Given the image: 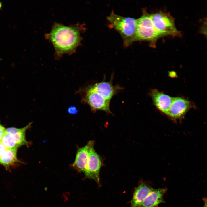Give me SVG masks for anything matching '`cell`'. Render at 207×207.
<instances>
[{"instance_id":"cell-1","label":"cell","mask_w":207,"mask_h":207,"mask_svg":"<svg viewBox=\"0 0 207 207\" xmlns=\"http://www.w3.org/2000/svg\"><path fill=\"white\" fill-rule=\"evenodd\" d=\"M45 37L54 46L55 60L60 59L64 54L73 53L82 39L79 25L66 26L57 22L54 23L50 32Z\"/></svg>"},{"instance_id":"cell-2","label":"cell","mask_w":207,"mask_h":207,"mask_svg":"<svg viewBox=\"0 0 207 207\" xmlns=\"http://www.w3.org/2000/svg\"><path fill=\"white\" fill-rule=\"evenodd\" d=\"M107 19L122 36L125 46H129L136 41L137 19L123 17L113 12Z\"/></svg>"},{"instance_id":"cell-3","label":"cell","mask_w":207,"mask_h":207,"mask_svg":"<svg viewBox=\"0 0 207 207\" xmlns=\"http://www.w3.org/2000/svg\"><path fill=\"white\" fill-rule=\"evenodd\" d=\"M161 36L156 30L150 14L143 9L142 16L137 19L136 41H145L155 47L157 40Z\"/></svg>"},{"instance_id":"cell-4","label":"cell","mask_w":207,"mask_h":207,"mask_svg":"<svg viewBox=\"0 0 207 207\" xmlns=\"http://www.w3.org/2000/svg\"><path fill=\"white\" fill-rule=\"evenodd\" d=\"M76 93L80 95L81 102L88 105L92 111L102 110L112 114L109 107L110 101L94 90L90 85L80 88Z\"/></svg>"},{"instance_id":"cell-5","label":"cell","mask_w":207,"mask_h":207,"mask_svg":"<svg viewBox=\"0 0 207 207\" xmlns=\"http://www.w3.org/2000/svg\"><path fill=\"white\" fill-rule=\"evenodd\" d=\"M150 16L155 28L161 37L181 36L175 26L174 18L168 12L160 11Z\"/></svg>"},{"instance_id":"cell-6","label":"cell","mask_w":207,"mask_h":207,"mask_svg":"<svg viewBox=\"0 0 207 207\" xmlns=\"http://www.w3.org/2000/svg\"><path fill=\"white\" fill-rule=\"evenodd\" d=\"M94 143L90 148L88 163L84 172L85 177L99 184V171L101 166V158L95 150Z\"/></svg>"},{"instance_id":"cell-7","label":"cell","mask_w":207,"mask_h":207,"mask_svg":"<svg viewBox=\"0 0 207 207\" xmlns=\"http://www.w3.org/2000/svg\"><path fill=\"white\" fill-rule=\"evenodd\" d=\"M113 76V74H112L110 80L109 81L103 80L101 82L90 85L94 90L110 101L114 96L117 94L123 89L118 85L115 86L113 85L112 81Z\"/></svg>"},{"instance_id":"cell-8","label":"cell","mask_w":207,"mask_h":207,"mask_svg":"<svg viewBox=\"0 0 207 207\" xmlns=\"http://www.w3.org/2000/svg\"><path fill=\"white\" fill-rule=\"evenodd\" d=\"M190 102L183 98L177 97L173 99L166 115L174 119L183 117L190 108Z\"/></svg>"},{"instance_id":"cell-9","label":"cell","mask_w":207,"mask_h":207,"mask_svg":"<svg viewBox=\"0 0 207 207\" xmlns=\"http://www.w3.org/2000/svg\"><path fill=\"white\" fill-rule=\"evenodd\" d=\"M150 95L154 105L161 112L166 115L172 103L173 97L159 91L152 89Z\"/></svg>"},{"instance_id":"cell-10","label":"cell","mask_w":207,"mask_h":207,"mask_svg":"<svg viewBox=\"0 0 207 207\" xmlns=\"http://www.w3.org/2000/svg\"><path fill=\"white\" fill-rule=\"evenodd\" d=\"M94 143L93 141H89L85 146L78 149L75 160L72 165L78 171L84 172L89 160L90 148Z\"/></svg>"},{"instance_id":"cell-11","label":"cell","mask_w":207,"mask_h":207,"mask_svg":"<svg viewBox=\"0 0 207 207\" xmlns=\"http://www.w3.org/2000/svg\"><path fill=\"white\" fill-rule=\"evenodd\" d=\"M152 188L147 183L140 181L134 191L130 207H141L142 203Z\"/></svg>"},{"instance_id":"cell-12","label":"cell","mask_w":207,"mask_h":207,"mask_svg":"<svg viewBox=\"0 0 207 207\" xmlns=\"http://www.w3.org/2000/svg\"><path fill=\"white\" fill-rule=\"evenodd\" d=\"M166 191V188H152L141 207H156L159 204L164 203L163 196Z\"/></svg>"},{"instance_id":"cell-13","label":"cell","mask_w":207,"mask_h":207,"mask_svg":"<svg viewBox=\"0 0 207 207\" xmlns=\"http://www.w3.org/2000/svg\"><path fill=\"white\" fill-rule=\"evenodd\" d=\"M32 123V122L30 123L25 126L21 128H9L6 129V131L14 135L19 147L23 145H26L28 147L30 143L26 140L25 132L26 130L31 126Z\"/></svg>"},{"instance_id":"cell-14","label":"cell","mask_w":207,"mask_h":207,"mask_svg":"<svg viewBox=\"0 0 207 207\" xmlns=\"http://www.w3.org/2000/svg\"><path fill=\"white\" fill-rule=\"evenodd\" d=\"M17 148H6L0 157V164L7 170L10 166L17 162H20L17 157Z\"/></svg>"},{"instance_id":"cell-15","label":"cell","mask_w":207,"mask_h":207,"mask_svg":"<svg viewBox=\"0 0 207 207\" xmlns=\"http://www.w3.org/2000/svg\"><path fill=\"white\" fill-rule=\"evenodd\" d=\"M1 142L7 148H17L19 147L14 135L6 131Z\"/></svg>"},{"instance_id":"cell-16","label":"cell","mask_w":207,"mask_h":207,"mask_svg":"<svg viewBox=\"0 0 207 207\" xmlns=\"http://www.w3.org/2000/svg\"><path fill=\"white\" fill-rule=\"evenodd\" d=\"M200 32L207 37V19L203 20L200 28Z\"/></svg>"},{"instance_id":"cell-17","label":"cell","mask_w":207,"mask_h":207,"mask_svg":"<svg viewBox=\"0 0 207 207\" xmlns=\"http://www.w3.org/2000/svg\"><path fill=\"white\" fill-rule=\"evenodd\" d=\"M78 110L76 107L74 106H69L67 110L68 112L70 114H75L78 112Z\"/></svg>"},{"instance_id":"cell-18","label":"cell","mask_w":207,"mask_h":207,"mask_svg":"<svg viewBox=\"0 0 207 207\" xmlns=\"http://www.w3.org/2000/svg\"><path fill=\"white\" fill-rule=\"evenodd\" d=\"M6 129L0 124V142H1L2 137L6 132Z\"/></svg>"},{"instance_id":"cell-19","label":"cell","mask_w":207,"mask_h":207,"mask_svg":"<svg viewBox=\"0 0 207 207\" xmlns=\"http://www.w3.org/2000/svg\"><path fill=\"white\" fill-rule=\"evenodd\" d=\"M6 148L5 146L1 142H0V157L4 152V151L6 149Z\"/></svg>"},{"instance_id":"cell-20","label":"cell","mask_w":207,"mask_h":207,"mask_svg":"<svg viewBox=\"0 0 207 207\" xmlns=\"http://www.w3.org/2000/svg\"><path fill=\"white\" fill-rule=\"evenodd\" d=\"M205 207H207V199L205 200Z\"/></svg>"},{"instance_id":"cell-21","label":"cell","mask_w":207,"mask_h":207,"mask_svg":"<svg viewBox=\"0 0 207 207\" xmlns=\"http://www.w3.org/2000/svg\"><path fill=\"white\" fill-rule=\"evenodd\" d=\"M2 6V4L1 2H0V9H1Z\"/></svg>"},{"instance_id":"cell-22","label":"cell","mask_w":207,"mask_h":207,"mask_svg":"<svg viewBox=\"0 0 207 207\" xmlns=\"http://www.w3.org/2000/svg\"><path fill=\"white\" fill-rule=\"evenodd\" d=\"M204 207H205L204 206Z\"/></svg>"}]
</instances>
